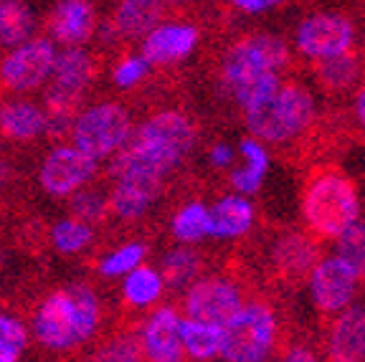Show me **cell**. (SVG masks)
I'll use <instances>...</instances> for the list:
<instances>
[{
	"instance_id": "cell-9",
	"label": "cell",
	"mask_w": 365,
	"mask_h": 362,
	"mask_svg": "<svg viewBox=\"0 0 365 362\" xmlns=\"http://www.w3.org/2000/svg\"><path fill=\"white\" fill-rule=\"evenodd\" d=\"M241 306H244V296L231 279L205 276L190 284L188 294L182 299V314L188 319L223 327Z\"/></svg>"
},
{
	"instance_id": "cell-19",
	"label": "cell",
	"mask_w": 365,
	"mask_h": 362,
	"mask_svg": "<svg viewBox=\"0 0 365 362\" xmlns=\"http://www.w3.org/2000/svg\"><path fill=\"white\" fill-rule=\"evenodd\" d=\"M46 132V114L31 99L0 104V135L13 142H34Z\"/></svg>"
},
{
	"instance_id": "cell-12",
	"label": "cell",
	"mask_w": 365,
	"mask_h": 362,
	"mask_svg": "<svg viewBox=\"0 0 365 362\" xmlns=\"http://www.w3.org/2000/svg\"><path fill=\"white\" fill-rule=\"evenodd\" d=\"M355 43V29L350 18L337 13H317L302 21L297 31V48L307 58H332L348 53Z\"/></svg>"
},
{
	"instance_id": "cell-27",
	"label": "cell",
	"mask_w": 365,
	"mask_h": 362,
	"mask_svg": "<svg viewBox=\"0 0 365 362\" xmlns=\"http://www.w3.org/2000/svg\"><path fill=\"white\" fill-rule=\"evenodd\" d=\"M208 223H211L208 205L193 200V203L182 205L175 213V218H173V236L185 246L198 244V241H203L208 236Z\"/></svg>"
},
{
	"instance_id": "cell-41",
	"label": "cell",
	"mask_w": 365,
	"mask_h": 362,
	"mask_svg": "<svg viewBox=\"0 0 365 362\" xmlns=\"http://www.w3.org/2000/svg\"><path fill=\"white\" fill-rule=\"evenodd\" d=\"M0 104H3V102H0Z\"/></svg>"
},
{
	"instance_id": "cell-5",
	"label": "cell",
	"mask_w": 365,
	"mask_h": 362,
	"mask_svg": "<svg viewBox=\"0 0 365 362\" xmlns=\"http://www.w3.org/2000/svg\"><path fill=\"white\" fill-rule=\"evenodd\" d=\"M279 324L264 301H249L221 327V355L226 362H264L277 345Z\"/></svg>"
},
{
	"instance_id": "cell-24",
	"label": "cell",
	"mask_w": 365,
	"mask_h": 362,
	"mask_svg": "<svg viewBox=\"0 0 365 362\" xmlns=\"http://www.w3.org/2000/svg\"><path fill=\"white\" fill-rule=\"evenodd\" d=\"M122 279H125L122 281V299L130 306H137V309L153 306L163 296V291H165V281H163L158 269L153 267H143L140 264V267L132 269Z\"/></svg>"
},
{
	"instance_id": "cell-22",
	"label": "cell",
	"mask_w": 365,
	"mask_h": 362,
	"mask_svg": "<svg viewBox=\"0 0 365 362\" xmlns=\"http://www.w3.org/2000/svg\"><path fill=\"white\" fill-rule=\"evenodd\" d=\"M180 345H182V355L193 357L195 362H211L213 357L221 355V327L182 317Z\"/></svg>"
},
{
	"instance_id": "cell-3",
	"label": "cell",
	"mask_w": 365,
	"mask_h": 362,
	"mask_svg": "<svg viewBox=\"0 0 365 362\" xmlns=\"http://www.w3.org/2000/svg\"><path fill=\"white\" fill-rule=\"evenodd\" d=\"M302 218L309 233L330 241L360 218V195L355 182L335 167H319L302 190Z\"/></svg>"
},
{
	"instance_id": "cell-20",
	"label": "cell",
	"mask_w": 365,
	"mask_h": 362,
	"mask_svg": "<svg viewBox=\"0 0 365 362\" xmlns=\"http://www.w3.org/2000/svg\"><path fill=\"white\" fill-rule=\"evenodd\" d=\"M208 218H211L208 223L211 238H221V241L239 238L254 226V205L244 195H223L216 205L208 208Z\"/></svg>"
},
{
	"instance_id": "cell-2",
	"label": "cell",
	"mask_w": 365,
	"mask_h": 362,
	"mask_svg": "<svg viewBox=\"0 0 365 362\" xmlns=\"http://www.w3.org/2000/svg\"><path fill=\"white\" fill-rule=\"evenodd\" d=\"M102 319L97 294L86 284L56 289L38 304L34 314V334L41 347L68 352L94 337Z\"/></svg>"
},
{
	"instance_id": "cell-31",
	"label": "cell",
	"mask_w": 365,
	"mask_h": 362,
	"mask_svg": "<svg viewBox=\"0 0 365 362\" xmlns=\"http://www.w3.org/2000/svg\"><path fill=\"white\" fill-rule=\"evenodd\" d=\"M148 256V249L140 241H132V244H122L120 249L109 251L107 256H102L99 261V274L107 279H122L125 274H130L132 269H137Z\"/></svg>"
},
{
	"instance_id": "cell-38",
	"label": "cell",
	"mask_w": 365,
	"mask_h": 362,
	"mask_svg": "<svg viewBox=\"0 0 365 362\" xmlns=\"http://www.w3.org/2000/svg\"><path fill=\"white\" fill-rule=\"evenodd\" d=\"M282 362H319V360L309 347H294V350L287 352Z\"/></svg>"
},
{
	"instance_id": "cell-35",
	"label": "cell",
	"mask_w": 365,
	"mask_h": 362,
	"mask_svg": "<svg viewBox=\"0 0 365 362\" xmlns=\"http://www.w3.org/2000/svg\"><path fill=\"white\" fill-rule=\"evenodd\" d=\"M148 66L150 63L145 61L143 56H127L117 63L114 68V84L120 86V89H130V86L140 84V81L148 76Z\"/></svg>"
},
{
	"instance_id": "cell-17",
	"label": "cell",
	"mask_w": 365,
	"mask_h": 362,
	"mask_svg": "<svg viewBox=\"0 0 365 362\" xmlns=\"http://www.w3.org/2000/svg\"><path fill=\"white\" fill-rule=\"evenodd\" d=\"M319 261L317 241L307 238L304 233H284L274 244L272 264L284 281L299 284L312 274L314 264Z\"/></svg>"
},
{
	"instance_id": "cell-28",
	"label": "cell",
	"mask_w": 365,
	"mask_h": 362,
	"mask_svg": "<svg viewBox=\"0 0 365 362\" xmlns=\"http://www.w3.org/2000/svg\"><path fill=\"white\" fill-rule=\"evenodd\" d=\"M358 71H360V63L355 56L348 53H340V56H332V58H322L314 68V74H317V81L325 86L327 91H342L348 89L350 84H355L358 79Z\"/></svg>"
},
{
	"instance_id": "cell-11",
	"label": "cell",
	"mask_w": 365,
	"mask_h": 362,
	"mask_svg": "<svg viewBox=\"0 0 365 362\" xmlns=\"http://www.w3.org/2000/svg\"><path fill=\"white\" fill-rule=\"evenodd\" d=\"M358 284L360 274L337 254L317 261L309 274L312 301L322 314H337L345 306H350L355 291H358Z\"/></svg>"
},
{
	"instance_id": "cell-32",
	"label": "cell",
	"mask_w": 365,
	"mask_h": 362,
	"mask_svg": "<svg viewBox=\"0 0 365 362\" xmlns=\"http://www.w3.org/2000/svg\"><path fill=\"white\" fill-rule=\"evenodd\" d=\"M107 213H109L107 192L86 185V187H81V190H76L74 195H71V215H74V218H79V221L94 226V223L104 221V215H107Z\"/></svg>"
},
{
	"instance_id": "cell-15",
	"label": "cell",
	"mask_w": 365,
	"mask_h": 362,
	"mask_svg": "<svg viewBox=\"0 0 365 362\" xmlns=\"http://www.w3.org/2000/svg\"><path fill=\"white\" fill-rule=\"evenodd\" d=\"M112 180V192L107 195L109 213H114L122 221H135L148 213V208L158 200L163 190V180L148 175H117Z\"/></svg>"
},
{
	"instance_id": "cell-8",
	"label": "cell",
	"mask_w": 365,
	"mask_h": 362,
	"mask_svg": "<svg viewBox=\"0 0 365 362\" xmlns=\"http://www.w3.org/2000/svg\"><path fill=\"white\" fill-rule=\"evenodd\" d=\"M99 162L76 145H58L46 155L38 167V182L51 198H71L76 190L97 177Z\"/></svg>"
},
{
	"instance_id": "cell-36",
	"label": "cell",
	"mask_w": 365,
	"mask_h": 362,
	"mask_svg": "<svg viewBox=\"0 0 365 362\" xmlns=\"http://www.w3.org/2000/svg\"><path fill=\"white\" fill-rule=\"evenodd\" d=\"M231 3L246 13H262V11L274 8V6H279L282 0H231Z\"/></svg>"
},
{
	"instance_id": "cell-39",
	"label": "cell",
	"mask_w": 365,
	"mask_h": 362,
	"mask_svg": "<svg viewBox=\"0 0 365 362\" xmlns=\"http://www.w3.org/2000/svg\"><path fill=\"white\" fill-rule=\"evenodd\" d=\"M355 119H358L360 130L365 132V84L358 89V94H355Z\"/></svg>"
},
{
	"instance_id": "cell-1",
	"label": "cell",
	"mask_w": 365,
	"mask_h": 362,
	"mask_svg": "<svg viewBox=\"0 0 365 362\" xmlns=\"http://www.w3.org/2000/svg\"><path fill=\"white\" fill-rule=\"evenodd\" d=\"M195 130L190 119L180 112H158L145 119L140 130L130 137L125 148L112 157V177L117 175H148L165 180L182 157L193 148Z\"/></svg>"
},
{
	"instance_id": "cell-37",
	"label": "cell",
	"mask_w": 365,
	"mask_h": 362,
	"mask_svg": "<svg viewBox=\"0 0 365 362\" xmlns=\"http://www.w3.org/2000/svg\"><path fill=\"white\" fill-rule=\"evenodd\" d=\"M211 162L216 165V167H226V165L234 162V150L228 148V145H213Z\"/></svg>"
},
{
	"instance_id": "cell-14",
	"label": "cell",
	"mask_w": 365,
	"mask_h": 362,
	"mask_svg": "<svg viewBox=\"0 0 365 362\" xmlns=\"http://www.w3.org/2000/svg\"><path fill=\"white\" fill-rule=\"evenodd\" d=\"M195 46H198V31L193 26L165 23V26H155L150 33H145L140 56L153 66H165V63H175L193 53Z\"/></svg>"
},
{
	"instance_id": "cell-16",
	"label": "cell",
	"mask_w": 365,
	"mask_h": 362,
	"mask_svg": "<svg viewBox=\"0 0 365 362\" xmlns=\"http://www.w3.org/2000/svg\"><path fill=\"white\" fill-rule=\"evenodd\" d=\"M327 362H365V306L337 311L327 334Z\"/></svg>"
},
{
	"instance_id": "cell-7",
	"label": "cell",
	"mask_w": 365,
	"mask_h": 362,
	"mask_svg": "<svg viewBox=\"0 0 365 362\" xmlns=\"http://www.w3.org/2000/svg\"><path fill=\"white\" fill-rule=\"evenodd\" d=\"M289 63V48L282 38L269 33L246 36L236 41L223 56V81L234 96L269 74H279Z\"/></svg>"
},
{
	"instance_id": "cell-10",
	"label": "cell",
	"mask_w": 365,
	"mask_h": 362,
	"mask_svg": "<svg viewBox=\"0 0 365 362\" xmlns=\"http://www.w3.org/2000/svg\"><path fill=\"white\" fill-rule=\"evenodd\" d=\"M56 48L48 38H29L0 61V81L13 91H34L48 81Z\"/></svg>"
},
{
	"instance_id": "cell-23",
	"label": "cell",
	"mask_w": 365,
	"mask_h": 362,
	"mask_svg": "<svg viewBox=\"0 0 365 362\" xmlns=\"http://www.w3.org/2000/svg\"><path fill=\"white\" fill-rule=\"evenodd\" d=\"M241 155H244V167L231 172V185L239 192H257L269 172V152L259 140L244 137Z\"/></svg>"
},
{
	"instance_id": "cell-33",
	"label": "cell",
	"mask_w": 365,
	"mask_h": 362,
	"mask_svg": "<svg viewBox=\"0 0 365 362\" xmlns=\"http://www.w3.org/2000/svg\"><path fill=\"white\" fill-rule=\"evenodd\" d=\"M29 347V332L21 319L0 314V362H18Z\"/></svg>"
},
{
	"instance_id": "cell-25",
	"label": "cell",
	"mask_w": 365,
	"mask_h": 362,
	"mask_svg": "<svg viewBox=\"0 0 365 362\" xmlns=\"http://www.w3.org/2000/svg\"><path fill=\"white\" fill-rule=\"evenodd\" d=\"M36 21L23 0H0V46L16 48L34 36Z\"/></svg>"
},
{
	"instance_id": "cell-4",
	"label": "cell",
	"mask_w": 365,
	"mask_h": 362,
	"mask_svg": "<svg viewBox=\"0 0 365 362\" xmlns=\"http://www.w3.org/2000/svg\"><path fill=\"white\" fill-rule=\"evenodd\" d=\"M244 119L254 140L284 145L309 130L314 122V99L299 81H282L277 94L259 109L244 112Z\"/></svg>"
},
{
	"instance_id": "cell-34",
	"label": "cell",
	"mask_w": 365,
	"mask_h": 362,
	"mask_svg": "<svg viewBox=\"0 0 365 362\" xmlns=\"http://www.w3.org/2000/svg\"><path fill=\"white\" fill-rule=\"evenodd\" d=\"M337 256H342L360 276H365V221L358 218L342 236H337Z\"/></svg>"
},
{
	"instance_id": "cell-6",
	"label": "cell",
	"mask_w": 365,
	"mask_h": 362,
	"mask_svg": "<svg viewBox=\"0 0 365 362\" xmlns=\"http://www.w3.org/2000/svg\"><path fill=\"white\" fill-rule=\"evenodd\" d=\"M71 142L84 150L89 157L107 160L114 157L132 137V117L122 104L99 102L81 109L71 125Z\"/></svg>"
},
{
	"instance_id": "cell-18",
	"label": "cell",
	"mask_w": 365,
	"mask_h": 362,
	"mask_svg": "<svg viewBox=\"0 0 365 362\" xmlns=\"http://www.w3.org/2000/svg\"><path fill=\"white\" fill-rule=\"evenodd\" d=\"M97 31V13L89 0H61L51 16V33L63 46H81Z\"/></svg>"
},
{
	"instance_id": "cell-21",
	"label": "cell",
	"mask_w": 365,
	"mask_h": 362,
	"mask_svg": "<svg viewBox=\"0 0 365 362\" xmlns=\"http://www.w3.org/2000/svg\"><path fill=\"white\" fill-rule=\"evenodd\" d=\"M165 13V0H122L112 29L125 38H140L150 33Z\"/></svg>"
},
{
	"instance_id": "cell-13",
	"label": "cell",
	"mask_w": 365,
	"mask_h": 362,
	"mask_svg": "<svg viewBox=\"0 0 365 362\" xmlns=\"http://www.w3.org/2000/svg\"><path fill=\"white\" fill-rule=\"evenodd\" d=\"M180 314L175 306H158L140 329V342L148 362H182Z\"/></svg>"
},
{
	"instance_id": "cell-29",
	"label": "cell",
	"mask_w": 365,
	"mask_h": 362,
	"mask_svg": "<svg viewBox=\"0 0 365 362\" xmlns=\"http://www.w3.org/2000/svg\"><path fill=\"white\" fill-rule=\"evenodd\" d=\"M91 238H94V228H91L89 223L74 218V215L61 218L51 231L53 249H56L58 254H66V256L81 254V251L91 244Z\"/></svg>"
},
{
	"instance_id": "cell-30",
	"label": "cell",
	"mask_w": 365,
	"mask_h": 362,
	"mask_svg": "<svg viewBox=\"0 0 365 362\" xmlns=\"http://www.w3.org/2000/svg\"><path fill=\"white\" fill-rule=\"evenodd\" d=\"M89 362H145L140 334H132V332L114 334V337H109L107 342H102L94 350Z\"/></svg>"
},
{
	"instance_id": "cell-40",
	"label": "cell",
	"mask_w": 365,
	"mask_h": 362,
	"mask_svg": "<svg viewBox=\"0 0 365 362\" xmlns=\"http://www.w3.org/2000/svg\"><path fill=\"white\" fill-rule=\"evenodd\" d=\"M8 175H11V167H8V162L3 157H0V185L8 180Z\"/></svg>"
},
{
	"instance_id": "cell-26",
	"label": "cell",
	"mask_w": 365,
	"mask_h": 362,
	"mask_svg": "<svg viewBox=\"0 0 365 362\" xmlns=\"http://www.w3.org/2000/svg\"><path fill=\"white\" fill-rule=\"evenodd\" d=\"M200 274V256L190 246H178V249L168 251L163 256V264H160V276L165 281V286L180 289L188 286L198 279Z\"/></svg>"
}]
</instances>
